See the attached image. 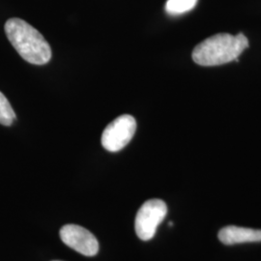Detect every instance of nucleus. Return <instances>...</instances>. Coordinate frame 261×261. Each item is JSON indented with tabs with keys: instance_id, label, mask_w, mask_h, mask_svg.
Listing matches in <instances>:
<instances>
[{
	"instance_id": "1",
	"label": "nucleus",
	"mask_w": 261,
	"mask_h": 261,
	"mask_svg": "<svg viewBox=\"0 0 261 261\" xmlns=\"http://www.w3.org/2000/svg\"><path fill=\"white\" fill-rule=\"evenodd\" d=\"M5 32L12 46L28 63L44 65L50 60L51 48L46 39L23 19H8Z\"/></svg>"
},
{
	"instance_id": "2",
	"label": "nucleus",
	"mask_w": 261,
	"mask_h": 261,
	"mask_svg": "<svg viewBox=\"0 0 261 261\" xmlns=\"http://www.w3.org/2000/svg\"><path fill=\"white\" fill-rule=\"evenodd\" d=\"M248 47L249 40L243 33H219L199 43L192 56L198 65H223L234 61Z\"/></svg>"
},
{
	"instance_id": "3",
	"label": "nucleus",
	"mask_w": 261,
	"mask_h": 261,
	"mask_svg": "<svg viewBox=\"0 0 261 261\" xmlns=\"http://www.w3.org/2000/svg\"><path fill=\"white\" fill-rule=\"evenodd\" d=\"M168 214V206L161 199H149L144 202L135 220V229L139 238L143 241L151 240Z\"/></svg>"
},
{
	"instance_id": "4",
	"label": "nucleus",
	"mask_w": 261,
	"mask_h": 261,
	"mask_svg": "<svg viewBox=\"0 0 261 261\" xmlns=\"http://www.w3.org/2000/svg\"><path fill=\"white\" fill-rule=\"evenodd\" d=\"M137 130V121L129 114H124L110 123L102 135V145L110 152L123 149L133 139Z\"/></svg>"
},
{
	"instance_id": "5",
	"label": "nucleus",
	"mask_w": 261,
	"mask_h": 261,
	"mask_svg": "<svg viewBox=\"0 0 261 261\" xmlns=\"http://www.w3.org/2000/svg\"><path fill=\"white\" fill-rule=\"evenodd\" d=\"M59 234L66 246L85 256H94L99 252L97 238L83 226L66 224L60 229Z\"/></svg>"
},
{
	"instance_id": "6",
	"label": "nucleus",
	"mask_w": 261,
	"mask_h": 261,
	"mask_svg": "<svg viewBox=\"0 0 261 261\" xmlns=\"http://www.w3.org/2000/svg\"><path fill=\"white\" fill-rule=\"evenodd\" d=\"M219 239L224 245L261 242V229L229 225L220 230Z\"/></svg>"
},
{
	"instance_id": "7",
	"label": "nucleus",
	"mask_w": 261,
	"mask_h": 261,
	"mask_svg": "<svg viewBox=\"0 0 261 261\" xmlns=\"http://www.w3.org/2000/svg\"><path fill=\"white\" fill-rule=\"evenodd\" d=\"M197 0H168L166 11L168 15L178 16L195 8Z\"/></svg>"
},
{
	"instance_id": "8",
	"label": "nucleus",
	"mask_w": 261,
	"mask_h": 261,
	"mask_svg": "<svg viewBox=\"0 0 261 261\" xmlns=\"http://www.w3.org/2000/svg\"><path fill=\"white\" fill-rule=\"evenodd\" d=\"M16 119V113L5 95L0 92V124L11 126Z\"/></svg>"
}]
</instances>
